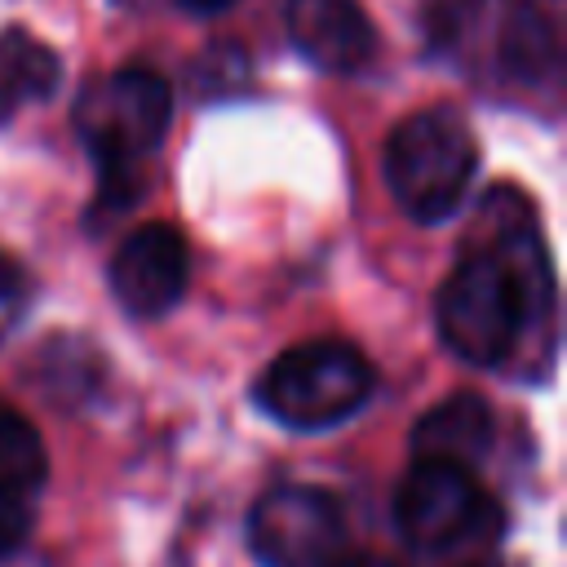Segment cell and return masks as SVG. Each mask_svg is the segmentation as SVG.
Returning <instances> with one entry per match:
<instances>
[{
  "mask_svg": "<svg viewBox=\"0 0 567 567\" xmlns=\"http://www.w3.org/2000/svg\"><path fill=\"white\" fill-rule=\"evenodd\" d=\"M478 173L474 128L456 106H425L385 137V182L412 221H447Z\"/></svg>",
  "mask_w": 567,
  "mask_h": 567,
  "instance_id": "6da1fadb",
  "label": "cell"
},
{
  "mask_svg": "<svg viewBox=\"0 0 567 567\" xmlns=\"http://www.w3.org/2000/svg\"><path fill=\"white\" fill-rule=\"evenodd\" d=\"M284 22L297 53L319 71L354 75L377 58V27L359 0H288Z\"/></svg>",
  "mask_w": 567,
  "mask_h": 567,
  "instance_id": "52a82bcc",
  "label": "cell"
},
{
  "mask_svg": "<svg viewBox=\"0 0 567 567\" xmlns=\"http://www.w3.org/2000/svg\"><path fill=\"white\" fill-rule=\"evenodd\" d=\"M186 9H195V13H221V9H230L235 0H182Z\"/></svg>",
  "mask_w": 567,
  "mask_h": 567,
  "instance_id": "9a60e30c",
  "label": "cell"
},
{
  "mask_svg": "<svg viewBox=\"0 0 567 567\" xmlns=\"http://www.w3.org/2000/svg\"><path fill=\"white\" fill-rule=\"evenodd\" d=\"M27 297H31V279H27V270H22L13 257L0 252V332L22 315Z\"/></svg>",
  "mask_w": 567,
  "mask_h": 567,
  "instance_id": "7c38bea8",
  "label": "cell"
},
{
  "mask_svg": "<svg viewBox=\"0 0 567 567\" xmlns=\"http://www.w3.org/2000/svg\"><path fill=\"white\" fill-rule=\"evenodd\" d=\"M27 536H31V509H27V501L0 492V558L18 554Z\"/></svg>",
  "mask_w": 567,
  "mask_h": 567,
  "instance_id": "4fadbf2b",
  "label": "cell"
},
{
  "mask_svg": "<svg viewBox=\"0 0 567 567\" xmlns=\"http://www.w3.org/2000/svg\"><path fill=\"white\" fill-rule=\"evenodd\" d=\"M190 275L186 239L168 221L137 226L111 257V292L133 319H159L168 315Z\"/></svg>",
  "mask_w": 567,
  "mask_h": 567,
  "instance_id": "8992f818",
  "label": "cell"
},
{
  "mask_svg": "<svg viewBox=\"0 0 567 567\" xmlns=\"http://www.w3.org/2000/svg\"><path fill=\"white\" fill-rule=\"evenodd\" d=\"M62 80L58 53L27 35L22 27H9L0 35V124H9L31 102H44Z\"/></svg>",
  "mask_w": 567,
  "mask_h": 567,
  "instance_id": "9c48e42d",
  "label": "cell"
},
{
  "mask_svg": "<svg viewBox=\"0 0 567 567\" xmlns=\"http://www.w3.org/2000/svg\"><path fill=\"white\" fill-rule=\"evenodd\" d=\"M496 439V421L483 394H452L443 403H434L416 430H412V452L416 461H443V465H461L474 470Z\"/></svg>",
  "mask_w": 567,
  "mask_h": 567,
  "instance_id": "ba28073f",
  "label": "cell"
},
{
  "mask_svg": "<svg viewBox=\"0 0 567 567\" xmlns=\"http://www.w3.org/2000/svg\"><path fill=\"white\" fill-rule=\"evenodd\" d=\"M394 523L408 545L425 554L461 549L492 532L496 505L478 487V478L461 465L416 461L394 492Z\"/></svg>",
  "mask_w": 567,
  "mask_h": 567,
  "instance_id": "277c9868",
  "label": "cell"
},
{
  "mask_svg": "<svg viewBox=\"0 0 567 567\" xmlns=\"http://www.w3.org/2000/svg\"><path fill=\"white\" fill-rule=\"evenodd\" d=\"M173 120V89L151 66H120L84 89L75 102V133L93 151L102 177L133 173L164 142Z\"/></svg>",
  "mask_w": 567,
  "mask_h": 567,
  "instance_id": "3957f363",
  "label": "cell"
},
{
  "mask_svg": "<svg viewBox=\"0 0 567 567\" xmlns=\"http://www.w3.org/2000/svg\"><path fill=\"white\" fill-rule=\"evenodd\" d=\"M248 545L266 567H328L346 549V514L332 492L284 483L248 509Z\"/></svg>",
  "mask_w": 567,
  "mask_h": 567,
  "instance_id": "5b68a950",
  "label": "cell"
},
{
  "mask_svg": "<svg viewBox=\"0 0 567 567\" xmlns=\"http://www.w3.org/2000/svg\"><path fill=\"white\" fill-rule=\"evenodd\" d=\"M505 53L514 62L518 75H554L558 66V35H554V22L536 9H518L514 22H509V40H505Z\"/></svg>",
  "mask_w": 567,
  "mask_h": 567,
  "instance_id": "8fae6325",
  "label": "cell"
},
{
  "mask_svg": "<svg viewBox=\"0 0 567 567\" xmlns=\"http://www.w3.org/2000/svg\"><path fill=\"white\" fill-rule=\"evenodd\" d=\"M377 377L359 346L350 341H301L288 346L257 381V403L288 430H328L354 416Z\"/></svg>",
  "mask_w": 567,
  "mask_h": 567,
  "instance_id": "7a4b0ae2",
  "label": "cell"
},
{
  "mask_svg": "<svg viewBox=\"0 0 567 567\" xmlns=\"http://www.w3.org/2000/svg\"><path fill=\"white\" fill-rule=\"evenodd\" d=\"M328 567H399V563L385 554H337Z\"/></svg>",
  "mask_w": 567,
  "mask_h": 567,
  "instance_id": "5bb4252c",
  "label": "cell"
},
{
  "mask_svg": "<svg viewBox=\"0 0 567 567\" xmlns=\"http://www.w3.org/2000/svg\"><path fill=\"white\" fill-rule=\"evenodd\" d=\"M44 474H49V456L40 430L18 408L0 403V492L27 501L44 487Z\"/></svg>",
  "mask_w": 567,
  "mask_h": 567,
  "instance_id": "30bf717a",
  "label": "cell"
}]
</instances>
